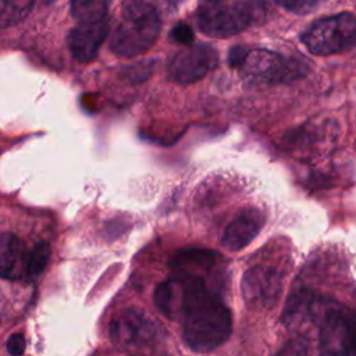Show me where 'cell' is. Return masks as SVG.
Returning <instances> with one entry per match:
<instances>
[{
	"label": "cell",
	"mask_w": 356,
	"mask_h": 356,
	"mask_svg": "<svg viewBox=\"0 0 356 356\" xmlns=\"http://www.w3.org/2000/svg\"><path fill=\"white\" fill-rule=\"evenodd\" d=\"M181 321L184 341L195 352H210L218 348L232 331L229 309L207 285L192 296Z\"/></svg>",
	"instance_id": "obj_1"
},
{
	"label": "cell",
	"mask_w": 356,
	"mask_h": 356,
	"mask_svg": "<svg viewBox=\"0 0 356 356\" xmlns=\"http://www.w3.org/2000/svg\"><path fill=\"white\" fill-rule=\"evenodd\" d=\"M160 28L161 19L154 6L146 1H128L110 36V49L121 57L139 56L153 46Z\"/></svg>",
	"instance_id": "obj_2"
},
{
	"label": "cell",
	"mask_w": 356,
	"mask_h": 356,
	"mask_svg": "<svg viewBox=\"0 0 356 356\" xmlns=\"http://www.w3.org/2000/svg\"><path fill=\"white\" fill-rule=\"evenodd\" d=\"M264 17L257 1H204L196 10L199 29L211 38H229L254 25Z\"/></svg>",
	"instance_id": "obj_3"
},
{
	"label": "cell",
	"mask_w": 356,
	"mask_h": 356,
	"mask_svg": "<svg viewBox=\"0 0 356 356\" xmlns=\"http://www.w3.org/2000/svg\"><path fill=\"white\" fill-rule=\"evenodd\" d=\"M316 323L318 356H356V312L327 300Z\"/></svg>",
	"instance_id": "obj_4"
},
{
	"label": "cell",
	"mask_w": 356,
	"mask_h": 356,
	"mask_svg": "<svg viewBox=\"0 0 356 356\" xmlns=\"http://www.w3.org/2000/svg\"><path fill=\"white\" fill-rule=\"evenodd\" d=\"M300 40L316 56L342 53L356 43V17L339 13L320 18L302 33Z\"/></svg>",
	"instance_id": "obj_5"
},
{
	"label": "cell",
	"mask_w": 356,
	"mask_h": 356,
	"mask_svg": "<svg viewBox=\"0 0 356 356\" xmlns=\"http://www.w3.org/2000/svg\"><path fill=\"white\" fill-rule=\"evenodd\" d=\"M239 68L246 76L259 82L285 83L305 76L309 71V64L267 49H254L248 51Z\"/></svg>",
	"instance_id": "obj_6"
},
{
	"label": "cell",
	"mask_w": 356,
	"mask_h": 356,
	"mask_svg": "<svg viewBox=\"0 0 356 356\" xmlns=\"http://www.w3.org/2000/svg\"><path fill=\"white\" fill-rule=\"evenodd\" d=\"M160 337L154 318L136 307L117 313L110 321V339L120 349H136L152 345Z\"/></svg>",
	"instance_id": "obj_7"
},
{
	"label": "cell",
	"mask_w": 356,
	"mask_h": 356,
	"mask_svg": "<svg viewBox=\"0 0 356 356\" xmlns=\"http://www.w3.org/2000/svg\"><path fill=\"white\" fill-rule=\"evenodd\" d=\"M217 64V50L207 43H197L178 50L168 61L167 71L174 82L188 85L203 78Z\"/></svg>",
	"instance_id": "obj_8"
},
{
	"label": "cell",
	"mask_w": 356,
	"mask_h": 356,
	"mask_svg": "<svg viewBox=\"0 0 356 356\" xmlns=\"http://www.w3.org/2000/svg\"><path fill=\"white\" fill-rule=\"evenodd\" d=\"M203 285H206L203 278L172 275L156 286L154 305L168 320L181 321L189 300Z\"/></svg>",
	"instance_id": "obj_9"
},
{
	"label": "cell",
	"mask_w": 356,
	"mask_h": 356,
	"mask_svg": "<svg viewBox=\"0 0 356 356\" xmlns=\"http://www.w3.org/2000/svg\"><path fill=\"white\" fill-rule=\"evenodd\" d=\"M241 288L249 306L271 309L281 295L282 278L275 268L256 266L243 274Z\"/></svg>",
	"instance_id": "obj_10"
},
{
	"label": "cell",
	"mask_w": 356,
	"mask_h": 356,
	"mask_svg": "<svg viewBox=\"0 0 356 356\" xmlns=\"http://www.w3.org/2000/svg\"><path fill=\"white\" fill-rule=\"evenodd\" d=\"M108 33L107 19L92 24H78L67 36V44L72 57L79 63L92 61Z\"/></svg>",
	"instance_id": "obj_11"
},
{
	"label": "cell",
	"mask_w": 356,
	"mask_h": 356,
	"mask_svg": "<svg viewBox=\"0 0 356 356\" xmlns=\"http://www.w3.org/2000/svg\"><path fill=\"white\" fill-rule=\"evenodd\" d=\"M31 249L11 232L0 234V278L29 280L28 263Z\"/></svg>",
	"instance_id": "obj_12"
},
{
	"label": "cell",
	"mask_w": 356,
	"mask_h": 356,
	"mask_svg": "<svg viewBox=\"0 0 356 356\" xmlns=\"http://www.w3.org/2000/svg\"><path fill=\"white\" fill-rule=\"evenodd\" d=\"M266 216L257 209H246L235 217L224 229L221 242L228 250L236 252L248 246L260 232Z\"/></svg>",
	"instance_id": "obj_13"
},
{
	"label": "cell",
	"mask_w": 356,
	"mask_h": 356,
	"mask_svg": "<svg viewBox=\"0 0 356 356\" xmlns=\"http://www.w3.org/2000/svg\"><path fill=\"white\" fill-rule=\"evenodd\" d=\"M218 260V253L203 248H186L178 250L170 260L174 275H189L203 278L213 270Z\"/></svg>",
	"instance_id": "obj_14"
},
{
	"label": "cell",
	"mask_w": 356,
	"mask_h": 356,
	"mask_svg": "<svg viewBox=\"0 0 356 356\" xmlns=\"http://www.w3.org/2000/svg\"><path fill=\"white\" fill-rule=\"evenodd\" d=\"M325 299L310 291L295 292L286 302L282 313V323L285 325L299 324L305 321H317L320 312L325 305Z\"/></svg>",
	"instance_id": "obj_15"
},
{
	"label": "cell",
	"mask_w": 356,
	"mask_h": 356,
	"mask_svg": "<svg viewBox=\"0 0 356 356\" xmlns=\"http://www.w3.org/2000/svg\"><path fill=\"white\" fill-rule=\"evenodd\" d=\"M71 15L79 24H92L106 19L107 3L103 0H76L71 3Z\"/></svg>",
	"instance_id": "obj_16"
},
{
	"label": "cell",
	"mask_w": 356,
	"mask_h": 356,
	"mask_svg": "<svg viewBox=\"0 0 356 356\" xmlns=\"http://www.w3.org/2000/svg\"><path fill=\"white\" fill-rule=\"evenodd\" d=\"M32 7L33 3L28 0H0V28L19 22L29 14Z\"/></svg>",
	"instance_id": "obj_17"
},
{
	"label": "cell",
	"mask_w": 356,
	"mask_h": 356,
	"mask_svg": "<svg viewBox=\"0 0 356 356\" xmlns=\"http://www.w3.org/2000/svg\"><path fill=\"white\" fill-rule=\"evenodd\" d=\"M51 249L47 242L36 243L29 253V263H28V277L29 280L39 277L47 267L50 260Z\"/></svg>",
	"instance_id": "obj_18"
},
{
	"label": "cell",
	"mask_w": 356,
	"mask_h": 356,
	"mask_svg": "<svg viewBox=\"0 0 356 356\" xmlns=\"http://www.w3.org/2000/svg\"><path fill=\"white\" fill-rule=\"evenodd\" d=\"M273 356H309V341L305 337H293L285 341Z\"/></svg>",
	"instance_id": "obj_19"
},
{
	"label": "cell",
	"mask_w": 356,
	"mask_h": 356,
	"mask_svg": "<svg viewBox=\"0 0 356 356\" xmlns=\"http://www.w3.org/2000/svg\"><path fill=\"white\" fill-rule=\"evenodd\" d=\"M170 38L177 42V43H181V44H192L193 43V29L185 24V22H178L170 32Z\"/></svg>",
	"instance_id": "obj_20"
},
{
	"label": "cell",
	"mask_w": 356,
	"mask_h": 356,
	"mask_svg": "<svg viewBox=\"0 0 356 356\" xmlns=\"http://www.w3.org/2000/svg\"><path fill=\"white\" fill-rule=\"evenodd\" d=\"M277 4L296 14H307L309 11H312L314 7L318 6V3L313 0H286V1H277Z\"/></svg>",
	"instance_id": "obj_21"
},
{
	"label": "cell",
	"mask_w": 356,
	"mask_h": 356,
	"mask_svg": "<svg viewBox=\"0 0 356 356\" xmlns=\"http://www.w3.org/2000/svg\"><path fill=\"white\" fill-rule=\"evenodd\" d=\"M152 72V67H150V63L149 61H145V63H140V64H135L129 68H127V78L129 81H134V82H139V81H145Z\"/></svg>",
	"instance_id": "obj_22"
},
{
	"label": "cell",
	"mask_w": 356,
	"mask_h": 356,
	"mask_svg": "<svg viewBox=\"0 0 356 356\" xmlns=\"http://www.w3.org/2000/svg\"><path fill=\"white\" fill-rule=\"evenodd\" d=\"M7 350L13 356H21L26 348V341L22 334H13L7 339Z\"/></svg>",
	"instance_id": "obj_23"
},
{
	"label": "cell",
	"mask_w": 356,
	"mask_h": 356,
	"mask_svg": "<svg viewBox=\"0 0 356 356\" xmlns=\"http://www.w3.org/2000/svg\"><path fill=\"white\" fill-rule=\"evenodd\" d=\"M248 51H249V50H246V49L242 47V46H234V47L229 50V53H228V63H229V65H231L232 68H239V67L242 65V63H243V60H245Z\"/></svg>",
	"instance_id": "obj_24"
}]
</instances>
